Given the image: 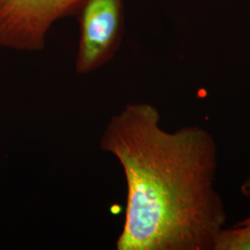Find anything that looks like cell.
<instances>
[{
	"label": "cell",
	"instance_id": "obj_1",
	"mask_svg": "<svg viewBox=\"0 0 250 250\" xmlns=\"http://www.w3.org/2000/svg\"><path fill=\"white\" fill-rule=\"evenodd\" d=\"M124 170L127 197L118 250H213L227 214L216 188L218 147L199 126L164 130L158 108L133 103L100 139Z\"/></svg>",
	"mask_w": 250,
	"mask_h": 250
},
{
	"label": "cell",
	"instance_id": "obj_2",
	"mask_svg": "<svg viewBox=\"0 0 250 250\" xmlns=\"http://www.w3.org/2000/svg\"><path fill=\"white\" fill-rule=\"evenodd\" d=\"M86 1L0 0V46L42 51L54 24L81 11Z\"/></svg>",
	"mask_w": 250,
	"mask_h": 250
},
{
	"label": "cell",
	"instance_id": "obj_3",
	"mask_svg": "<svg viewBox=\"0 0 250 250\" xmlns=\"http://www.w3.org/2000/svg\"><path fill=\"white\" fill-rule=\"evenodd\" d=\"M75 70L86 75L109 62L124 35V0H87L81 9Z\"/></svg>",
	"mask_w": 250,
	"mask_h": 250
},
{
	"label": "cell",
	"instance_id": "obj_4",
	"mask_svg": "<svg viewBox=\"0 0 250 250\" xmlns=\"http://www.w3.org/2000/svg\"><path fill=\"white\" fill-rule=\"evenodd\" d=\"M213 250H250V217L219 234Z\"/></svg>",
	"mask_w": 250,
	"mask_h": 250
},
{
	"label": "cell",
	"instance_id": "obj_5",
	"mask_svg": "<svg viewBox=\"0 0 250 250\" xmlns=\"http://www.w3.org/2000/svg\"><path fill=\"white\" fill-rule=\"evenodd\" d=\"M242 195L250 200V171L241 186Z\"/></svg>",
	"mask_w": 250,
	"mask_h": 250
}]
</instances>
